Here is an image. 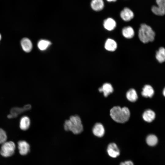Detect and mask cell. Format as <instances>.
Returning a JSON list of instances; mask_svg holds the SVG:
<instances>
[{
    "instance_id": "cell-1",
    "label": "cell",
    "mask_w": 165,
    "mask_h": 165,
    "mask_svg": "<svg viewBox=\"0 0 165 165\" xmlns=\"http://www.w3.org/2000/svg\"><path fill=\"white\" fill-rule=\"evenodd\" d=\"M110 115L112 119L115 121L124 123L128 120L130 117V113L127 107L121 108L116 106L113 107L110 111Z\"/></svg>"
},
{
    "instance_id": "cell-2",
    "label": "cell",
    "mask_w": 165,
    "mask_h": 165,
    "mask_svg": "<svg viewBox=\"0 0 165 165\" xmlns=\"http://www.w3.org/2000/svg\"><path fill=\"white\" fill-rule=\"evenodd\" d=\"M64 128L65 130L71 131L75 134L81 133L83 130L81 119L76 115L71 116L69 119L65 121Z\"/></svg>"
},
{
    "instance_id": "cell-3",
    "label": "cell",
    "mask_w": 165,
    "mask_h": 165,
    "mask_svg": "<svg viewBox=\"0 0 165 165\" xmlns=\"http://www.w3.org/2000/svg\"><path fill=\"white\" fill-rule=\"evenodd\" d=\"M138 36L142 42L147 43L154 40L155 33L150 26L145 24H142L139 29Z\"/></svg>"
},
{
    "instance_id": "cell-4",
    "label": "cell",
    "mask_w": 165,
    "mask_h": 165,
    "mask_svg": "<svg viewBox=\"0 0 165 165\" xmlns=\"http://www.w3.org/2000/svg\"><path fill=\"white\" fill-rule=\"evenodd\" d=\"M15 148L16 145L13 142L6 141L2 144L0 151V154L4 157H9L14 153Z\"/></svg>"
},
{
    "instance_id": "cell-5",
    "label": "cell",
    "mask_w": 165,
    "mask_h": 165,
    "mask_svg": "<svg viewBox=\"0 0 165 165\" xmlns=\"http://www.w3.org/2000/svg\"><path fill=\"white\" fill-rule=\"evenodd\" d=\"M108 155L112 158H116L119 155V150L115 143H112L108 145L107 149Z\"/></svg>"
},
{
    "instance_id": "cell-6",
    "label": "cell",
    "mask_w": 165,
    "mask_h": 165,
    "mask_svg": "<svg viewBox=\"0 0 165 165\" xmlns=\"http://www.w3.org/2000/svg\"><path fill=\"white\" fill-rule=\"evenodd\" d=\"M120 16L123 20L128 21L133 18L134 15L133 12L130 9L126 7L121 12Z\"/></svg>"
},
{
    "instance_id": "cell-7",
    "label": "cell",
    "mask_w": 165,
    "mask_h": 165,
    "mask_svg": "<svg viewBox=\"0 0 165 165\" xmlns=\"http://www.w3.org/2000/svg\"><path fill=\"white\" fill-rule=\"evenodd\" d=\"M18 147L20 153L22 155L27 154L30 151V145L25 141H20L18 143Z\"/></svg>"
},
{
    "instance_id": "cell-8",
    "label": "cell",
    "mask_w": 165,
    "mask_h": 165,
    "mask_svg": "<svg viewBox=\"0 0 165 165\" xmlns=\"http://www.w3.org/2000/svg\"><path fill=\"white\" fill-rule=\"evenodd\" d=\"M93 132L96 136L98 137L103 136L105 133V130L103 125L101 123H96L93 128Z\"/></svg>"
},
{
    "instance_id": "cell-9",
    "label": "cell",
    "mask_w": 165,
    "mask_h": 165,
    "mask_svg": "<svg viewBox=\"0 0 165 165\" xmlns=\"http://www.w3.org/2000/svg\"><path fill=\"white\" fill-rule=\"evenodd\" d=\"M23 50L26 52H30L32 48V44L31 41L28 38H23L20 42Z\"/></svg>"
},
{
    "instance_id": "cell-10",
    "label": "cell",
    "mask_w": 165,
    "mask_h": 165,
    "mask_svg": "<svg viewBox=\"0 0 165 165\" xmlns=\"http://www.w3.org/2000/svg\"><path fill=\"white\" fill-rule=\"evenodd\" d=\"M90 6L94 10L99 11L104 8V3L103 0H92Z\"/></svg>"
},
{
    "instance_id": "cell-11",
    "label": "cell",
    "mask_w": 165,
    "mask_h": 165,
    "mask_svg": "<svg viewBox=\"0 0 165 165\" xmlns=\"http://www.w3.org/2000/svg\"><path fill=\"white\" fill-rule=\"evenodd\" d=\"M103 26L106 29L111 31L115 28L116 26V23L113 19L108 18L104 20Z\"/></svg>"
},
{
    "instance_id": "cell-12",
    "label": "cell",
    "mask_w": 165,
    "mask_h": 165,
    "mask_svg": "<svg viewBox=\"0 0 165 165\" xmlns=\"http://www.w3.org/2000/svg\"><path fill=\"white\" fill-rule=\"evenodd\" d=\"M99 90L100 92H103L104 96L105 97H107L113 92V89L111 84L106 83L103 84L102 87L99 89Z\"/></svg>"
},
{
    "instance_id": "cell-13",
    "label": "cell",
    "mask_w": 165,
    "mask_h": 165,
    "mask_svg": "<svg viewBox=\"0 0 165 165\" xmlns=\"http://www.w3.org/2000/svg\"><path fill=\"white\" fill-rule=\"evenodd\" d=\"M155 57L160 63L165 62V48L160 47L156 53Z\"/></svg>"
},
{
    "instance_id": "cell-14",
    "label": "cell",
    "mask_w": 165,
    "mask_h": 165,
    "mask_svg": "<svg viewBox=\"0 0 165 165\" xmlns=\"http://www.w3.org/2000/svg\"><path fill=\"white\" fill-rule=\"evenodd\" d=\"M105 47L106 50L110 51H115L117 48L116 42L114 40L111 39H108L105 42Z\"/></svg>"
},
{
    "instance_id": "cell-15",
    "label": "cell",
    "mask_w": 165,
    "mask_h": 165,
    "mask_svg": "<svg viewBox=\"0 0 165 165\" xmlns=\"http://www.w3.org/2000/svg\"><path fill=\"white\" fill-rule=\"evenodd\" d=\"M154 94V90L150 85H145L142 89L141 95L144 97H151Z\"/></svg>"
},
{
    "instance_id": "cell-16",
    "label": "cell",
    "mask_w": 165,
    "mask_h": 165,
    "mask_svg": "<svg viewBox=\"0 0 165 165\" xmlns=\"http://www.w3.org/2000/svg\"><path fill=\"white\" fill-rule=\"evenodd\" d=\"M144 120L148 122H151L154 120L155 117V112L150 109L145 111L142 115Z\"/></svg>"
},
{
    "instance_id": "cell-17",
    "label": "cell",
    "mask_w": 165,
    "mask_h": 165,
    "mask_svg": "<svg viewBox=\"0 0 165 165\" xmlns=\"http://www.w3.org/2000/svg\"><path fill=\"white\" fill-rule=\"evenodd\" d=\"M30 121L29 118L27 116H24L20 119V128L23 130H27L29 127Z\"/></svg>"
},
{
    "instance_id": "cell-18",
    "label": "cell",
    "mask_w": 165,
    "mask_h": 165,
    "mask_svg": "<svg viewBox=\"0 0 165 165\" xmlns=\"http://www.w3.org/2000/svg\"><path fill=\"white\" fill-rule=\"evenodd\" d=\"M122 33L123 36L127 38H132L134 35V31L130 26L125 27L122 29Z\"/></svg>"
},
{
    "instance_id": "cell-19",
    "label": "cell",
    "mask_w": 165,
    "mask_h": 165,
    "mask_svg": "<svg viewBox=\"0 0 165 165\" xmlns=\"http://www.w3.org/2000/svg\"><path fill=\"white\" fill-rule=\"evenodd\" d=\"M126 97L129 101L132 102L135 101L138 98L137 92L133 89H131L127 91Z\"/></svg>"
},
{
    "instance_id": "cell-20",
    "label": "cell",
    "mask_w": 165,
    "mask_h": 165,
    "mask_svg": "<svg viewBox=\"0 0 165 165\" xmlns=\"http://www.w3.org/2000/svg\"><path fill=\"white\" fill-rule=\"evenodd\" d=\"M30 107L31 106L29 105L25 106L24 108H13L11 110V114L9 115L8 116V117L10 118L15 117L17 116L18 114H20L23 111L26 110H27L28 109H29Z\"/></svg>"
},
{
    "instance_id": "cell-21",
    "label": "cell",
    "mask_w": 165,
    "mask_h": 165,
    "mask_svg": "<svg viewBox=\"0 0 165 165\" xmlns=\"http://www.w3.org/2000/svg\"><path fill=\"white\" fill-rule=\"evenodd\" d=\"M51 42L45 39H41L38 42L37 46L41 50H46L51 45Z\"/></svg>"
},
{
    "instance_id": "cell-22",
    "label": "cell",
    "mask_w": 165,
    "mask_h": 165,
    "mask_svg": "<svg viewBox=\"0 0 165 165\" xmlns=\"http://www.w3.org/2000/svg\"><path fill=\"white\" fill-rule=\"evenodd\" d=\"M146 141L147 144L151 146L156 145L158 142V139L155 135L150 134L148 135L146 139Z\"/></svg>"
},
{
    "instance_id": "cell-23",
    "label": "cell",
    "mask_w": 165,
    "mask_h": 165,
    "mask_svg": "<svg viewBox=\"0 0 165 165\" xmlns=\"http://www.w3.org/2000/svg\"><path fill=\"white\" fill-rule=\"evenodd\" d=\"M151 10L153 13L156 15L162 16L165 14V9L158 6H153Z\"/></svg>"
},
{
    "instance_id": "cell-24",
    "label": "cell",
    "mask_w": 165,
    "mask_h": 165,
    "mask_svg": "<svg viewBox=\"0 0 165 165\" xmlns=\"http://www.w3.org/2000/svg\"><path fill=\"white\" fill-rule=\"evenodd\" d=\"M7 135L5 131L0 128V144H3L6 141Z\"/></svg>"
},
{
    "instance_id": "cell-25",
    "label": "cell",
    "mask_w": 165,
    "mask_h": 165,
    "mask_svg": "<svg viewBox=\"0 0 165 165\" xmlns=\"http://www.w3.org/2000/svg\"><path fill=\"white\" fill-rule=\"evenodd\" d=\"M158 6L165 9V0H156Z\"/></svg>"
},
{
    "instance_id": "cell-26",
    "label": "cell",
    "mask_w": 165,
    "mask_h": 165,
    "mask_svg": "<svg viewBox=\"0 0 165 165\" xmlns=\"http://www.w3.org/2000/svg\"><path fill=\"white\" fill-rule=\"evenodd\" d=\"M120 165H134L132 161L128 160L121 162Z\"/></svg>"
},
{
    "instance_id": "cell-27",
    "label": "cell",
    "mask_w": 165,
    "mask_h": 165,
    "mask_svg": "<svg viewBox=\"0 0 165 165\" xmlns=\"http://www.w3.org/2000/svg\"><path fill=\"white\" fill-rule=\"evenodd\" d=\"M108 2H115L117 1V0H106Z\"/></svg>"
},
{
    "instance_id": "cell-28",
    "label": "cell",
    "mask_w": 165,
    "mask_h": 165,
    "mask_svg": "<svg viewBox=\"0 0 165 165\" xmlns=\"http://www.w3.org/2000/svg\"><path fill=\"white\" fill-rule=\"evenodd\" d=\"M163 94L164 97H165V88L163 89Z\"/></svg>"
},
{
    "instance_id": "cell-29",
    "label": "cell",
    "mask_w": 165,
    "mask_h": 165,
    "mask_svg": "<svg viewBox=\"0 0 165 165\" xmlns=\"http://www.w3.org/2000/svg\"><path fill=\"white\" fill-rule=\"evenodd\" d=\"M1 35L0 34V41L1 40Z\"/></svg>"
}]
</instances>
